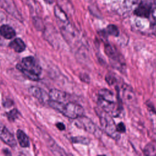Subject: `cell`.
I'll return each instance as SVG.
<instances>
[{"label":"cell","mask_w":156,"mask_h":156,"mask_svg":"<svg viewBox=\"0 0 156 156\" xmlns=\"http://www.w3.org/2000/svg\"><path fill=\"white\" fill-rule=\"evenodd\" d=\"M29 93L34 97H35V98H37V99H38L40 102H44V101H48L50 99L49 98V94H47L46 91L44 90H43V89L37 87H35V86H32L30 87L28 89Z\"/></svg>","instance_id":"8"},{"label":"cell","mask_w":156,"mask_h":156,"mask_svg":"<svg viewBox=\"0 0 156 156\" xmlns=\"http://www.w3.org/2000/svg\"><path fill=\"white\" fill-rule=\"evenodd\" d=\"M97 115L99 116L100 124L102 130L110 137L115 140H118L120 138V134L117 131L116 125L112 119V116L104 110L96 109Z\"/></svg>","instance_id":"2"},{"label":"cell","mask_w":156,"mask_h":156,"mask_svg":"<svg viewBox=\"0 0 156 156\" xmlns=\"http://www.w3.org/2000/svg\"><path fill=\"white\" fill-rule=\"evenodd\" d=\"M48 105L52 108L57 110L62 115L71 119H77L84 115V109L79 104L74 102L64 103L49 99Z\"/></svg>","instance_id":"1"},{"label":"cell","mask_w":156,"mask_h":156,"mask_svg":"<svg viewBox=\"0 0 156 156\" xmlns=\"http://www.w3.org/2000/svg\"><path fill=\"white\" fill-rule=\"evenodd\" d=\"M0 139L10 147H14L16 145V141L13 135L0 121Z\"/></svg>","instance_id":"6"},{"label":"cell","mask_w":156,"mask_h":156,"mask_svg":"<svg viewBox=\"0 0 156 156\" xmlns=\"http://www.w3.org/2000/svg\"><path fill=\"white\" fill-rule=\"evenodd\" d=\"M0 35H1V34H0ZM2 43V41H1V37H0V44Z\"/></svg>","instance_id":"29"},{"label":"cell","mask_w":156,"mask_h":156,"mask_svg":"<svg viewBox=\"0 0 156 156\" xmlns=\"http://www.w3.org/2000/svg\"><path fill=\"white\" fill-rule=\"evenodd\" d=\"M55 126L60 130H63L65 129V126L64 124L62 122H57V123H56Z\"/></svg>","instance_id":"25"},{"label":"cell","mask_w":156,"mask_h":156,"mask_svg":"<svg viewBox=\"0 0 156 156\" xmlns=\"http://www.w3.org/2000/svg\"><path fill=\"white\" fill-rule=\"evenodd\" d=\"M152 15L153 18L156 20V8L154 9L153 10V11L152 12Z\"/></svg>","instance_id":"27"},{"label":"cell","mask_w":156,"mask_h":156,"mask_svg":"<svg viewBox=\"0 0 156 156\" xmlns=\"http://www.w3.org/2000/svg\"><path fill=\"white\" fill-rule=\"evenodd\" d=\"M75 124L80 128H82L88 132L99 138L102 135L101 130L88 118L82 116L77 118Z\"/></svg>","instance_id":"4"},{"label":"cell","mask_w":156,"mask_h":156,"mask_svg":"<svg viewBox=\"0 0 156 156\" xmlns=\"http://www.w3.org/2000/svg\"><path fill=\"white\" fill-rule=\"evenodd\" d=\"M104 51L106 55L109 57V58L112 61V64L120 71L125 69L126 64L124 59L122 55L119 52V51L111 45L108 43H105L104 44Z\"/></svg>","instance_id":"3"},{"label":"cell","mask_w":156,"mask_h":156,"mask_svg":"<svg viewBox=\"0 0 156 156\" xmlns=\"http://www.w3.org/2000/svg\"><path fill=\"white\" fill-rule=\"evenodd\" d=\"M143 152L146 155H156V144L149 143L146 145Z\"/></svg>","instance_id":"17"},{"label":"cell","mask_w":156,"mask_h":156,"mask_svg":"<svg viewBox=\"0 0 156 156\" xmlns=\"http://www.w3.org/2000/svg\"><path fill=\"white\" fill-rule=\"evenodd\" d=\"M105 32L108 35H112L114 37H118L119 34L118 27L114 24H109L106 28Z\"/></svg>","instance_id":"20"},{"label":"cell","mask_w":156,"mask_h":156,"mask_svg":"<svg viewBox=\"0 0 156 156\" xmlns=\"http://www.w3.org/2000/svg\"><path fill=\"white\" fill-rule=\"evenodd\" d=\"M16 137L19 144L22 147H27L30 146V141L27 135L20 129L16 131Z\"/></svg>","instance_id":"14"},{"label":"cell","mask_w":156,"mask_h":156,"mask_svg":"<svg viewBox=\"0 0 156 156\" xmlns=\"http://www.w3.org/2000/svg\"><path fill=\"white\" fill-rule=\"evenodd\" d=\"M6 115H7L8 119L10 121H14L18 117L19 112L17 109L13 108V109L11 110L10 112H9L8 113H7Z\"/></svg>","instance_id":"21"},{"label":"cell","mask_w":156,"mask_h":156,"mask_svg":"<svg viewBox=\"0 0 156 156\" xmlns=\"http://www.w3.org/2000/svg\"><path fill=\"white\" fill-rule=\"evenodd\" d=\"M9 47L14 50L16 52L20 53L23 52L26 49L24 42L20 38H16L9 43Z\"/></svg>","instance_id":"13"},{"label":"cell","mask_w":156,"mask_h":156,"mask_svg":"<svg viewBox=\"0 0 156 156\" xmlns=\"http://www.w3.org/2000/svg\"><path fill=\"white\" fill-rule=\"evenodd\" d=\"M9 103H12V104H13V101H12V100L7 99L5 102H4L3 105H4V107H10V106H11L10 104H9Z\"/></svg>","instance_id":"26"},{"label":"cell","mask_w":156,"mask_h":156,"mask_svg":"<svg viewBox=\"0 0 156 156\" xmlns=\"http://www.w3.org/2000/svg\"><path fill=\"white\" fill-rule=\"evenodd\" d=\"M23 66L32 73L40 75L41 73V68L37 62L35 58L32 56L24 57L22 59Z\"/></svg>","instance_id":"7"},{"label":"cell","mask_w":156,"mask_h":156,"mask_svg":"<svg viewBox=\"0 0 156 156\" xmlns=\"http://www.w3.org/2000/svg\"><path fill=\"white\" fill-rule=\"evenodd\" d=\"M116 129L117 131L120 133H124L126 131V128L124 125V124L122 122H119L116 125Z\"/></svg>","instance_id":"23"},{"label":"cell","mask_w":156,"mask_h":156,"mask_svg":"<svg viewBox=\"0 0 156 156\" xmlns=\"http://www.w3.org/2000/svg\"><path fill=\"white\" fill-rule=\"evenodd\" d=\"M0 7L16 20L20 21H23L22 15L17 9L13 0H0Z\"/></svg>","instance_id":"5"},{"label":"cell","mask_w":156,"mask_h":156,"mask_svg":"<svg viewBox=\"0 0 156 156\" xmlns=\"http://www.w3.org/2000/svg\"><path fill=\"white\" fill-rule=\"evenodd\" d=\"M49 99L53 101L63 102L66 99L67 94L65 92L60 91L59 90L52 88L50 90L49 92Z\"/></svg>","instance_id":"11"},{"label":"cell","mask_w":156,"mask_h":156,"mask_svg":"<svg viewBox=\"0 0 156 156\" xmlns=\"http://www.w3.org/2000/svg\"><path fill=\"white\" fill-rule=\"evenodd\" d=\"M71 141L73 143H79L85 145H88L90 143V140L89 138L83 137L82 136H74L71 138Z\"/></svg>","instance_id":"18"},{"label":"cell","mask_w":156,"mask_h":156,"mask_svg":"<svg viewBox=\"0 0 156 156\" xmlns=\"http://www.w3.org/2000/svg\"><path fill=\"white\" fill-rule=\"evenodd\" d=\"M47 4H51L54 2V0H43Z\"/></svg>","instance_id":"28"},{"label":"cell","mask_w":156,"mask_h":156,"mask_svg":"<svg viewBox=\"0 0 156 156\" xmlns=\"http://www.w3.org/2000/svg\"><path fill=\"white\" fill-rule=\"evenodd\" d=\"M33 23L35 27H36L37 29L38 30H41L43 29V25L42 21L40 18H33Z\"/></svg>","instance_id":"22"},{"label":"cell","mask_w":156,"mask_h":156,"mask_svg":"<svg viewBox=\"0 0 156 156\" xmlns=\"http://www.w3.org/2000/svg\"><path fill=\"white\" fill-rule=\"evenodd\" d=\"M80 79L83 81V82H87V83H89L90 82V77L89 76L85 74H81L80 76Z\"/></svg>","instance_id":"24"},{"label":"cell","mask_w":156,"mask_h":156,"mask_svg":"<svg viewBox=\"0 0 156 156\" xmlns=\"http://www.w3.org/2000/svg\"><path fill=\"white\" fill-rule=\"evenodd\" d=\"M54 12L55 17L60 20L61 22L64 23H68V17L65 13V12L58 5H55L54 9Z\"/></svg>","instance_id":"16"},{"label":"cell","mask_w":156,"mask_h":156,"mask_svg":"<svg viewBox=\"0 0 156 156\" xmlns=\"http://www.w3.org/2000/svg\"><path fill=\"white\" fill-rule=\"evenodd\" d=\"M0 34L5 39H12L16 35L15 30L10 26L4 24L0 27Z\"/></svg>","instance_id":"12"},{"label":"cell","mask_w":156,"mask_h":156,"mask_svg":"<svg viewBox=\"0 0 156 156\" xmlns=\"http://www.w3.org/2000/svg\"><path fill=\"white\" fill-rule=\"evenodd\" d=\"M105 80L107 82V83L112 86V85H115V87L117 86V77L112 73H108L106 74L105 76Z\"/></svg>","instance_id":"19"},{"label":"cell","mask_w":156,"mask_h":156,"mask_svg":"<svg viewBox=\"0 0 156 156\" xmlns=\"http://www.w3.org/2000/svg\"><path fill=\"white\" fill-rule=\"evenodd\" d=\"M16 68L17 69H18L20 72H21L26 77H27L30 80H32L33 81H38L40 80L39 75H37L32 71H29V69L24 68L22 65L17 64L16 65Z\"/></svg>","instance_id":"15"},{"label":"cell","mask_w":156,"mask_h":156,"mask_svg":"<svg viewBox=\"0 0 156 156\" xmlns=\"http://www.w3.org/2000/svg\"><path fill=\"white\" fill-rule=\"evenodd\" d=\"M65 30H66V31H68V30H66V29H65ZM70 31H71V30H68V32H69V33H70Z\"/></svg>","instance_id":"30"},{"label":"cell","mask_w":156,"mask_h":156,"mask_svg":"<svg viewBox=\"0 0 156 156\" xmlns=\"http://www.w3.org/2000/svg\"><path fill=\"white\" fill-rule=\"evenodd\" d=\"M121 87L122 88V99L126 104H132L135 99L134 93L132 88L126 84H123Z\"/></svg>","instance_id":"10"},{"label":"cell","mask_w":156,"mask_h":156,"mask_svg":"<svg viewBox=\"0 0 156 156\" xmlns=\"http://www.w3.org/2000/svg\"><path fill=\"white\" fill-rule=\"evenodd\" d=\"M151 12V5L147 2H141L135 9L134 13L140 17L148 18Z\"/></svg>","instance_id":"9"}]
</instances>
